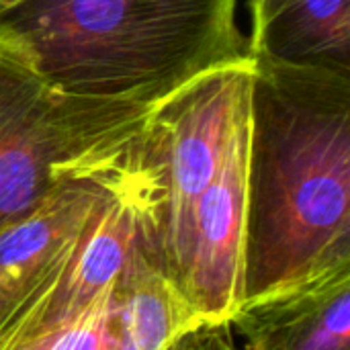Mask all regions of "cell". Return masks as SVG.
Returning a JSON list of instances; mask_svg holds the SVG:
<instances>
[{
	"mask_svg": "<svg viewBox=\"0 0 350 350\" xmlns=\"http://www.w3.org/2000/svg\"><path fill=\"white\" fill-rule=\"evenodd\" d=\"M349 262L350 76L252 59L240 306Z\"/></svg>",
	"mask_w": 350,
	"mask_h": 350,
	"instance_id": "cell-1",
	"label": "cell"
},
{
	"mask_svg": "<svg viewBox=\"0 0 350 350\" xmlns=\"http://www.w3.org/2000/svg\"><path fill=\"white\" fill-rule=\"evenodd\" d=\"M0 43L66 94L142 107L248 57L238 0H14Z\"/></svg>",
	"mask_w": 350,
	"mask_h": 350,
	"instance_id": "cell-2",
	"label": "cell"
},
{
	"mask_svg": "<svg viewBox=\"0 0 350 350\" xmlns=\"http://www.w3.org/2000/svg\"><path fill=\"white\" fill-rule=\"evenodd\" d=\"M150 109L66 94L0 43V226L39 205L66 162L121 135Z\"/></svg>",
	"mask_w": 350,
	"mask_h": 350,
	"instance_id": "cell-3",
	"label": "cell"
},
{
	"mask_svg": "<svg viewBox=\"0 0 350 350\" xmlns=\"http://www.w3.org/2000/svg\"><path fill=\"white\" fill-rule=\"evenodd\" d=\"M250 80V57L211 70L152 107L144 119L162 189L150 248L183 293L195 207L219 168L238 115L248 105Z\"/></svg>",
	"mask_w": 350,
	"mask_h": 350,
	"instance_id": "cell-4",
	"label": "cell"
},
{
	"mask_svg": "<svg viewBox=\"0 0 350 350\" xmlns=\"http://www.w3.org/2000/svg\"><path fill=\"white\" fill-rule=\"evenodd\" d=\"M246 139L248 105L238 115L219 168L193 215L185 295L205 326L228 324L240 306Z\"/></svg>",
	"mask_w": 350,
	"mask_h": 350,
	"instance_id": "cell-5",
	"label": "cell"
},
{
	"mask_svg": "<svg viewBox=\"0 0 350 350\" xmlns=\"http://www.w3.org/2000/svg\"><path fill=\"white\" fill-rule=\"evenodd\" d=\"M96 150L66 162L64 178L39 205L0 226V330L51 277L103 197Z\"/></svg>",
	"mask_w": 350,
	"mask_h": 350,
	"instance_id": "cell-6",
	"label": "cell"
},
{
	"mask_svg": "<svg viewBox=\"0 0 350 350\" xmlns=\"http://www.w3.org/2000/svg\"><path fill=\"white\" fill-rule=\"evenodd\" d=\"M246 350H350V262L238 306Z\"/></svg>",
	"mask_w": 350,
	"mask_h": 350,
	"instance_id": "cell-7",
	"label": "cell"
},
{
	"mask_svg": "<svg viewBox=\"0 0 350 350\" xmlns=\"http://www.w3.org/2000/svg\"><path fill=\"white\" fill-rule=\"evenodd\" d=\"M148 230L150 224L109 289L111 350H166L183 336L207 328L156 260Z\"/></svg>",
	"mask_w": 350,
	"mask_h": 350,
	"instance_id": "cell-8",
	"label": "cell"
},
{
	"mask_svg": "<svg viewBox=\"0 0 350 350\" xmlns=\"http://www.w3.org/2000/svg\"><path fill=\"white\" fill-rule=\"evenodd\" d=\"M248 57L350 76V0H256Z\"/></svg>",
	"mask_w": 350,
	"mask_h": 350,
	"instance_id": "cell-9",
	"label": "cell"
},
{
	"mask_svg": "<svg viewBox=\"0 0 350 350\" xmlns=\"http://www.w3.org/2000/svg\"><path fill=\"white\" fill-rule=\"evenodd\" d=\"M109 289L74 320L45 330L10 350H111L107 328Z\"/></svg>",
	"mask_w": 350,
	"mask_h": 350,
	"instance_id": "cell-10",
	"label": "cell"
},
{
	"mask_svg": "<svg viewBox=\"0 0 350 350\" xmlns=\"http://www.w3.org/2000/svg\"><path fill=\"white\" fill-rule=\"evenodd\" d=\"M199 350H236L230 338V326H207L199 332Z\"/></svg>",
	"mask_w": 350,
	"mask_h": 350,
	"instance_id": "cell-11",
	"label": "cell"
},
{
	"mask_svg": "<svg viewBox=\"0 0 350 350\" xmlns=\"http://www.w3.org/2000/svg\"><path fill=\"white\" fill-rule=\"evenodd\" d=\"M199 332L201 330L183 336L180 340H176L174 345H170L166 350H199Z\"/></svg>",
	"mask_w": 350,
	"mask_h": 350,
	"instance_id": "cell-12",
	"label": "cell"
},
{
	"mask_svg": "<svg viewBox=\"0 0 350 350\" xmlns=\"http://www.w3.org/2000/svg\"><path fill=\"white\" fill-rule=\"evenodd\" d=\"M14 0H0V10L4 8V6H8V4H12Z\"/></svg>",
	"mask_w": 350,
	"mask_h": 350,
	"instance_id": "cell-13",
	"label": "cell"
},
{
	"mask_svg": "<svg viewBox=\"0 0 350 350\" xmlns=\"http://www.w3.org/2000/svg\"><path fill=\"white\" fill-rule=\"evenodd\" d=\"M252 2H256V0H250V4H252Z\"/></svg>",
	"mask_w": 350,
	"mask_h": 350,
	"instance_id": "cell-14",
	"label": "cell"
}]
</instances>
